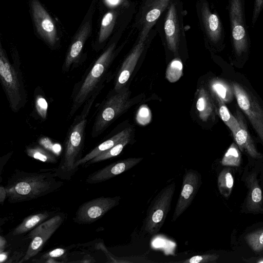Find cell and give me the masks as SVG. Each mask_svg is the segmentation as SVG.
Here are the masks:
<instances>
[{"label":"cell","mask_w":263,"mask_h":263,"mask_svg":"<svg viewBox=\"0 0 263 263\" xmlns=\"http://www.w3.org/2000/svg\"><path fill=\"white\" fill-rule=\"evenodd\" d=\"M219 255L216 254H208L194 256L181 262L184 263H209L215 262L218 259Z\"/></svg>","instance_id":"34"},{"label":"cell","mask_w":263,"mask_h":263,"mask_svg":"<svg viewBox=\"0 0 263 263\" xmlns=\"http://www.w3.org/2000/svg\"><path fill=\"white\" fill-rule=\"evenodd\" d=\"M152 118L151 111L146 105H141L136 115L137 122L141 125H146L148 124Z\"/></svg>","instance_id":"33"},{"label":"cell","mask_w":263,"mask_h":263,"mask_svg":"<svg viewBox=\"0 0 263 263\" xmlns=\"http://www.w3.org/2000/svg\"><path fill=\"white\" fill-rule=\"evenodd\" d=\"M209 86L215 97L219 98L224 103L232 100L234 94L232 86L224 80L214 79L210 82Z\"/></svg>","instance_id":"24"},{"label":"cell","mask_w":263,"mask_h":263,"mask_svg":"<svg viewBox=\"0 0 263 263\" xmlns=\"http://www.w3.org/2000/svg\"><path fill=\"white\" fill-rule=\"evenodd\" d=\"M93 100V97L91 101L88 102L68 133L64 155L59 166L55 168L57 177L62 180H70L78 170L76 163L82 158L81 156L84 145L86 117Z\"/></svg>","instance_id":"2"},{"label":"cell","mask_w":263,"mask_h":263,"mask_svg":"<svg viewBox=\"0 0 263 263\" xmlns=\"http://www.w3.org/2000/svg\"><path fill=\"white\" fill-rule=\"evenodd\" d=\"M103 4L108 8H115L119 7H127L129 5L127 0H102Z\"/></svg>","instance_id":"38"},{"label":"cell","mask_w":263,"mask_h":263,"mask_svg":"<svg viewBox=\"0 0 263 263\" xmlns=\"http://www.w3.org/2000/svg\"><path fill=\"white\" fill-rule=\"evenodd\" d=\"M234 184V179L228 169H224L218 178V186L220 193L228 197L231 193Z\"/></svg>","instance_id":"29"},{"label":"cell","mask_w":263,"mask_h":263,"mask_svg":"<svg viewBox=\"0 0 263 263\" xmlns=\"http://www.w3.org/2000/svg\"><path fill=\"white\" fill-rule=\"evenodd\" d=\"M45 262L47 263H58V262H61V261L56 260L55 259L52 258H49L45 260L44 261Z\"/></svg>","instance_id":"43"},{"label":"cell","mask_w":263,"mask_h":263,"mask_svg":"<svg viewBox=\"0 0 263 263\" xmlns=\"http://www.w3.org/2000/svg\"><path fill=\"white\" fill-rule=\"evenodd\" d=\"M175 187V182L166 185L150 204L144 224V230L150 235L157 234L163 225L170 211Z\"/></svg>","instance_id":"4"},{"label":"cell","mask_w":263,"mask_h":263,"mask_svg":"<svg viewBox=\"0 0 263 263\" xmlns=\"http://www.w3.org/2000/svg\"><path fill=\"white\" fill-rule=\"evenodd\" d=\"M171 0H146L140 11V41H145L149 31L164 11Z\"/></svg>","instance_id":"13"},{"label":"cell","mask_w":263,"mask_h":263,"mask_svg":"<svg viewBox=\"0 0 263 263\" xmlns=\"http://www.w3.org/2000/svg\"><path fill=\"white\" fill-rule=\"evenodd\" d=\"M121 197H100L81 204L73 218L78 224H90L101 218L107 212L118 205Z\"/></svg>","instance_id":"9"},{"label":"cell","mask_w":263,"mask_h":263,"mask_svg":"<svg viewBox=\"0 0 263 263\" xmlns=\"http://www.w3.org/2000/svg\"><path fill=\"white\" fill-rule=\"evenodd\" d=\"M235 117L239 124V127L233 135L238 148L254 158H261V155L257 151L242 115L239 110L236 111Z\"/></svg>","instance_id":"18"},{"label":"cell","mask_w":263,"mask_h":263,"mask_svg":"<svg viewBox=\"0 0 263 263\" xmlns=\"http://www.w3.org/2000/svg\"><path fill=\"white\" fill-rule=\"evenodd\" d=\"M232 86L238 106L263 142L262 108L253 94L244 87L237 83H233Z\"/></svg>","instance_id":"7"},{"label":"cell","mask_w":263,"mask_h":263,"mask_svg":"<svg viewBox=\"0 0 263 263\" xmlns=\"http://www.w3.org/2000/svg\"><path fill=\"white\" fill-rule=\"evenodd\" d=\"M55 168L37 172L16 170L5 186L9 202L14 203L30 201L55 192L64 182L58 180Z\"/></svg>","instance_id":"1"},{"label":"cell","mask_w":263,"mask_h":263,"mask_svg":"<svg viewBox=\"0 0 263 263\" xmlns=\"http://www.w3.org/2000/svg\"><path fill=\"white\" fill-rule=\"evenodd\" d=\"M7 191L4 186L2 185L0 186V203L3 204L5 199L7 198Z\"/></svg>","instance_id":"40"},{"label":"cell","mask_w":263,"mask_h":263,"mask_svg":"<svg viewBox=\"0 0 263 263\" xmlns=\"http://www.w3.org/2000/svg\"><path fill=\"white\" fill-rule=\"evenodd\" d=\"M50 216L47 212L31 215L24 219L23 221L13 230V235H19L30 231L42 223Z\"/></svg>","instance_id":"22"},{"label":"cell","mask_w":263,"mask_h":263,"mask_svg":"<svg viewBox=\"0 0 263 263\" xmlns=\"http://www.w3.org/2000/svg\"><path fill=\"white\" fill-rule=\"evenodd\" d=\"M116 17L117 13L114 10L107 12L103 16L97 38L98 45L104 43L111 34L115 25Z\"/></svg>","instance_id":"23"},{"label":"cell","mask_w":263,"mask_h":263,"mask_svg":"<svg viewBox=\"0 0 263 263\" xmlns=\"http://www.w3.org/2000/svg\"><path fill=\"white\" fill-rule=\"evenodd\" d=\"M201 184V176L197 171L185 169L181 190L175 208L172 221H175L187 210L196 195Z\"/></svg>","instance_id":"12"},{"label":"cell","mask_w":263,"mask_h":263,"mask_svg":"<svg viewBox=\"0 0 263 263\" xmlns=\"http://www.w3.org/2000/svg\"><path fill=\"white\" fill-rule=\"evenodd\" d=\"M263 8V0H254V8L252 18V24L254 25Z\"/></svg>","instance_id":"37"},{"label":"cell","mask_w":263,"mask_h":263,"mask_svg":"<svg viewBox=\"0 0 263 263\" xmlns=\"http://www.w3.org/2000/svg\"><path fill=\"white\" fill-rule=\"evenodd\" d=\"M144 42L139 40L130 54L123 62L118 72L115 89L120 91L129 79L144 48Z\"/></svg>","instance_id":"17"},{"label":"cell","mask_w":263,"mask_h":263,"mask_svg":"<svg viewBox=\"0 0 263 263\" xmlns=\"http://www.w3.org/2000/svg\"><path fill=\"white\" fill-rule=\"evenodd\" d=\"M27 155L33 159L47 163H55L57 162V156L41 146L27 147Z\"/></svg>","instance_id":"27"},{"label":"cell","mask_w":263,"mask_h":263,"mask_svg":"<svg viewBox=\"0 0 263 263\" xmlns=\"http://www.w3.org/2000/svg\"><path fill=\"white\" fill-rule=\"evenodd\" d=\"M64 219L63 215H56L32 229L28 235L29 238L31 239V242L24 257L20 262L27 261L37 255L48 240L62 224Z\"/></svg>","instance_id":"10"},{"label":"cell","mask_w":263,"mask_h":263,"mask_svg":"<svg viewBox=\"0 0 263 263\" xmlns=\"http://www.w3.org/2000/svg\"><path fill=\"white\" fill-rule=\"evenodd\" d=\"M6 240L2 236H0V252L4 251L6 245Z\"/></svg>","instance_id":"41"},{"label":"cell","mask_w":263,"mask_h":263,"mask_svg":"<svg viewBox=\"0 0 263 263\" xmlns=\"http://www.w3.org/2000/svg\"><path fill=\"white\" fill-rule=\"evenodd\" d=\"M110 97L96 117L91 135L97 137L113 121L128 105L130 92L127 88L121 89Z\"/></svg>","instance_id":"6"},{"label":"cell","mask_w":263,"mask_h":263,"mask_svg":"<svg viewBox=\"0 0 263 263\" xmlns=\"http://www.w3.org/2000/svg\"><path fill=\"white\" fill-rule=\"evenodd\" d=\"M131 134L132 133L128 134L113 147L101 153L99 155L97 156L95 158L86 163L84 164L85 167L95 163L101 162L119 155L121 153L124 147L130 141Z\"/></svg>","instance_id":"25"},{"label":"cell","mask_w":263,"mask_h":263,"mask_svg":"<svg viewBox=\"0 0 263 263\" xmlns=\"http://www.w3.org/2000/svg\"><path fill=\"white\" fill-rule=\"evenodd\" d=\"M201 20L205 32L214 43L219 41L222 36V26L218 16L211 12L206 3H203L201 9Z\"/></svg>","instance_id":"19"},{"label":"cell","mask_w":263,"mask_h":263,"mask_svg":"<svg viewBox=\"0 0 263 263\" xmlns=\"http://www.w3.org/2000/svg\"><path fill=\"white\" fill-rule=\"evenodd\" d=\"M66 250L63 248L55 249L45 254L42 257V259H47L49 258H57L62 256L66 253Z\"/></svg>","instance_id":"39"},{"label":"cell","mask_w":263,"mask_h":263,"mask_svg":"<svg viewBox=\"0 0 263 263\" xmlns=\"http://www.w3.org/2000/svg\"><path fill=\"white\" fill-rule=\"evenodd\" d=\"M183 74V64L179 58L173 59L168 64L166 70V78L174 83L181 78Z\"/></svg>","instance_id":"31"},{"label":"cell","mask_w":263,"mask_h":263,"mask_svg":"<svg viewBox=\"0 0 263 263\" xmlns=\"http://www.w3.org/2000/svg\"><path fill=\"white\" fill-rule=\"evenodd\" d=\"M35 106L38 115L45 119L47 114L48 103L42 95H37L35 98Z\"/></svg>","instance_id":"35"},{"label":"cell","mask_w":263,"mask_h":263,"mask_svg":"<svg viewBox=\"0 0 263 263\" xmlns=\"http://www.w3.org/2000/svg\"><path fill=\"white\" fill-rule=\"evenodd\" d=\"M0 78L12 110L17 112L25 104L26 92L21 73L11 64L0 46Z\"/></svg>","instance_id":"3"},{"label":"cell","mask_w":263,"mask_h":263,"mask_svg":"<svg viewBox=\"0 0 263 263\" xmlns=\"http://www.w3.org/2000/svg\"><path fill=\"white\" fill-rule=\"evenodd\" d=\"M130 133H132V129L127 128L104 141L78 161L76 166L78 167L81 165H84L101 153L110 149Z\"/></svg>","instance_id":"21"},{"label":"cell","mask_w":263,"mask_h":263,"mask_svg":"<svg viewBox=\"0 0 263 263\" xmlns=\"http://www.w3.org/2000/svg\"><path fill=\"white\" fill-rule=\"evenodd\" d=\"M39 143L44 148L50 151L56 156L60 154L61 152V145L58 143H53L48 138H41L39 141Z\"/></svg>","instance_id":"36"},{"label":"cell","mask_w":263,"mask_h":263,"mask_svg":"<svg viewBox=\"0 0 263 263\" xmlns=\"http://www.w3.org/2000/svg\"><path fill=\"white\" fill-rule=\"evenodd\" d=\"M215 98L218 103V114L220 117L233 134L239 127V124L236 118L231 114L223 101L219 98Z\"/></svg>","instance_id":"28"},{"label":"cell","mask_w":263,"mask_h":263,"mask_svg":"<svg viewBox=\"0 0 263 263\" xmlns=\"http://www.w3.org/2000/svg\"><path fill=\"white\" fill-rule=\"evenodd\" d=\"M30 8L37 34L48 45L54 47L59 38L53 19L39 0H30Z\"/></svg>","instance_id":"11"},{"label":"cell","mask_w":263,"mask_h":263,"mask_svg":"<svg viewBox=\"0 0 263 263\" xmlns=\"http://www.w3.org/2000/svg\"><path fill=\"white\" fill-rule=\"evenodd\" d=\"M143 158H129L114 162L90 174L86 182L93 184L108 180L121 174L140 163Z\"/></svg>","instance_id":"15"},{"label":"cell","mask_w":263,"mask_h":263,"mask_svg":"<svg viewBox=\"0 0 263 263\" xmlns=\"http://www.w3.org/2000/svg\"><path fill=\"white\" fill-rule=\"evenodd\" d=\"M92 15L85 17L70 43L63 66V70L67 71L71 65L79 59L84 44L92 31Z\"/></svg>","instance_id":"14"},{"label":"cell","mask_w":263,"mask_h":263,"mask_svg":"<svg viewBox=\"0 0 263 263\" xmlns=\"http://www.w3.org/2000/svg\"><path fill=\"white\" fill-rule=\"evenodd\" d=\"M115 47L114 43L110 45L95 63L74 98L70 111L71 115L88 99L97 87L112 60Z\"/></svg>","instance_id":"5"},{"label":"cell","mask_w":263,"mask_h":263,"mask_svg":"<svg viewBox=\"0 0 263 263\" xmlns=\"http://www.w3.org/2000/svg\"><path fill=\"white\" fill-rule=\"evenodd\" d=\"M241 162V154L237 145L233 143L224 155L221 164L224 166H238Z\"/></svg>","instance_id":"30"},{"label":"cell","mask_w":263,"mask_h":263,"mask_svg":"<svg viewBox=\"0 0 263 263\" xmlns=\"http://www.w3.org/2000/svg\"><path fill=\"white\" fill-rule=\"evenodd\" d=\"M164 29L168 48L174 54H177L180 42V28L174 3H172L168 8Z\"/></svg>","instance_id":"16"},{"label":"cell","mask_w":263,"mask_h":263,"mask_svg":"<svg viewBox=\"0 0 263 263\" xmlns=\"http://www.w3.org/2000/svg\"><path fill=\"white\" fill-rule=\"evenodd\" d=\"M246 240L255 252H259L263 250V229L249 234Z\"/></svg>","instance_id":"32"},{"label":"cell","mask_w":263,"mask_h":263,"mask_svg":"<svg viewBox=\"0 0 263 263\" xmlns=\"http://www.w3.org/2000/svg\"><path fill=\"white\" fill-rule=\"evenodd\" d=\"M196 108L202 121H207L215 117L216 107L213 98L204 87H201L198 90Z\"/></svg>","instance_id":"20"},{"label":"cell","mask_w":263,"mask_h":263,"mask_svg":"<svg viewBox=\"0 0 263 263\" xmlns=\"http://www.w3.org/2000/svg\"><path fill=\"white\" fill-rule=\"evenodd\" d=\"M229 14L234 49L240 55L247 51L248 36L245 23L243 0H229Z\"/></svg>","instance_id":"8"},{"label":"cell","mask_w":263,"mask_h":263,"mask_svg":"<svg viewBox=\"0 0 263 263\" xmlns=\"http://www.w3.org/2000/svg\"><path fill=\"white\" fill-rule=\"evenodd\" d=\"M247 207L251 211H258L262 204V192L253 177L249 180Z\"/></svg>","instance_id":"26"},{"label":"cell","mask_w":263,"mask_h":263,"mask_svg":"<svg viewBox=\"0 0 263 263\" xmlns=\"http://www.w3.org/2000/svg\"><path fill=\"white\" fill-rule=\"evenodd\" d=\"M8 253L3 251L0 252V261L1 263L4 262L8 258Z\"/></svg>","instance_id":"42"}]
</instances>
